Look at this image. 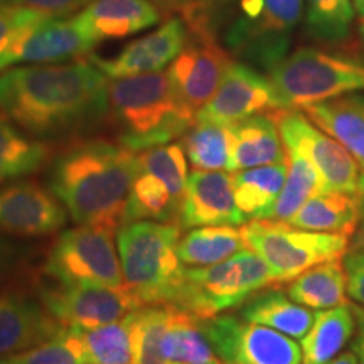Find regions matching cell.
<instances>
[{
  "mask_svg": "<svg viewBox=\"0 0 364 364\" xmlns=\"http://www.w3.org/2000/svg\"><path fill=\"white\" fill-rule=\"evenodd\" d=\"M108 76L91 59L0 73V113L33 136L54 139L108 115Z\"/></svg>",
  "mask_w": 364,
  "mask_h": 364,
  "instance_id": "6da1fadb",
  "label": "cell"
},
{
  "mask_svg": "<svg viewBox=\"0 0 364 364\" xmlns=\"http://www.w3.org/2000/svg\"><path fill=\"white\" fill-rule=\"evenodd\" d=\"M140 174L136 152L102 139L76 140L53 161L49 186L78 225L118 231L132 184Z\"/></svg>",
  "mask_w": 364,
  "mask_h": 364,
  "instance_id": "7a4b0ae2",
  "label": "cell"
},
{
  "mask_svg": "<svg viewBox=\"0 0 364 364\" xmlns=\"http://www.w3.org/2000/svg\"><path fill=\"white\" fill-rule=\"evenodd\" d=\"M107 120L118 144L132 152L171 144L196 124V113L177 97L167 73L117 78L108 83Z\"/></svg>",
  "mask_w": 364,
  "mask_h": 364,
  "instance_id": "3957f363",
  "label": "cell"
},
{
  "mask_svg": "<svg viewBox=\"0 0 364 364\" xmlns=\"http://www.w3.org/2000/svg\"><path fill=\"white\" fill-rule=\"evenodd\" d=\"M181 230L179 225L161 221H132L118 228L125 285L144 306H174L186 273L177 255Z\"/></svg>",
  "mask_w": 364,
  "mask_h": 364,
  "instance_id": "277c9868",
  "label": "cell"
},
{
  "mask_svg": "<svg viewBox=\"0 0 364 364\" xmlns=\"http://www.w3.org/2000/svg\"><path fill=\"white\" fill-rule=\"evenodd\" d=\"M277 285L270 267L250 248L208 267H186L176 307L198 318H211L240 309L268 287Z\"/></svg>",
  "mask_w": 364,
  "mask_h": 364,
  "instance_id": "5b68a950",
  "label": "cell"
},
{
  "mask_svg": "<svg viewBox=\"0 0 364 364\" xmlns=\"http://www.w3.org/2000/svg\"><path fill=\"white\" fill-rule=\"evenodd\" d=\"M284 110H304L364 91V61L317 48H300L268 71Z\"/></svg>",
  "mask_w": 364,
  "mask_h": 364,
  "instance_id": "8992f818",
  "label": "cell"
},
{
  "mask_svg": "<svg viewBox=\"0 0 364 364\" xmlns=\"http://www.w3.org/2000/svg\"><path fill=\"white\" fill-rule=\"evenodd\" d=\"M247 248L270 267L275 284H289L309 268L348 253L349 236L318 233L287 221L252 220L240 228Z\"/></svg>",
  "mask_w": 364,
  "mask_h": 364,
  "instance_id": "52a82bcc",
  "label": "cell"
},
{
  "mask_svg": "<svg viewBox=\"0 0 364 364\" xmlns=\"http://www.w3.org/2000/svg\"><path fill=\"white\" fill-rule=\"evenodd\" d=\"M302 17L304 0H241L225 33L226 49L241 63L268 73L289 56Z\"/></svg>",
  "mask_w": 364,
  "mask_h": 364,
  "instance_id": "ba28073f",
  "label": "cell"
},
{
  "mask_svg": "<svg viewBox=\"0 0 364 364\" xmlns=\"http://www.w3.org/2000/svg\"><path fill=\"white\" fill-rule=\"evenodd\" d=\"M182 19L188 24L189 39L179 56L171 63L167 75L181 102L198 115L215 97L233 59L213 36L208 4L193 0L182 11Z\"/></svg>",
  "mask_w": 364,
  "mask_h": 364,
  "instance_id": "9c48e42d",
  "label": "cell"
},
{
  "mask_svg": "<svg viewBox=\"0 0 364 364\" xmlns=\"http://www.w3.org/2000/svg\"><path fill=\"white\" fill-rule=\"evenodd\" d=\"M115 231L80 225L63 231L53 245L44 272L63 285H125Z\"/></svg>",
  "mask_w": 364,
  "mask_h": 364,
  "instance_id": "30bf717a",
  "label": "cell"
},
{
  "mask_svg": "<svg viewBox=\"0 0 364 364\" xmlns=\"http://www.w3.org/2000/svg\"><path fill=\"white\" fill-rule=\"evenodd\" d=\"M204 334L223 364H302V348L272 327L233 314L201 318Z\"/></svg>",
  "mask_w": 364,
  "mask_h": 364,
  "instance_id": "8fae6325",
  "label": "cell"
},
{
  "mask_svg": "<svg viewBox=\"0 0 364 364\" xmlns=\"http://www.w3.org/2000/svg\"><path fill=\"white\" fill-rule=\"evenodd\" d=\"M272 113L279 125L285 147L297 150L307 161H311L324 182L326 193L358 194L361 166L338 140L314 125L299 110Z\"/></svg>",
  "mask_w": 364,
  "mask_h": 364,
  "instance_id": "7c38bea8",
  "label": "cell"
},
{
  "mask_svg": "<svg viewBox=\"0 0 364 364\" xmlns=\"http://www.w3.org/2000/svg\"><path fill=\"white\" fill-rule=\"evenodd\" d=\"M41 302L63 327L93 329L144 307L127 285H63L41 292Z\"/></svg>",
  "mask_w": 364,
  "mask_h": 364,
  "instance_id": "4fadbf2b",
  "label": "cell"
},
{
  "mask_svg": "<svg viewBox=\"0 0 364 364\" xmlns=\"http://www.w3.org/2000/svg\"><path fill=\"white\" fill-rule=\"evenodd\" d=\"M284 110L268 76L241 61H231L215 97L204 105L196 120L233 125L250 117Z\"/></svg>",
  "mask_w": 364,
  "mask_h": 364,
  "instance_id": "5bb4252c",
  "label": "cell"
},
{
  "mask_svg": "<svg viewBox=\"0 0 364 364\" xmlns=\"http://www.w3.org/2000/svg\"><path fill=\"white\" fill-rule=\"evenodd\" d=\"M68 211L53 191L38 182L0 186V231L7 235L46 236L66 225Z\"/></svg>",
  "mask_w": 364,
  "mask_h": 364,
  "instance_id": "9a60e30c",
  "label": "cell"
},
{
  "mask_svg": "<svg viewBox=\"0 0 364 364\" xmlns=\"http://www.w3.org/2000/svg\"><path fill=\"white\" fill-rule=\"evenodd\" d=\"M248 223L235 201L233 179L226 171L191 172L179 203L177 225L198 226H243Z\"/></svg>",
  "mask_w": 364,
  "mask_h": 364,
  "instance_id": "2e32d148",
  "label": "cell"
},
{
  "mask_svg": "<svg viewBox=\"0 0 364 364\" xmlns=\"http://www.w3.org/2000/svg\"><path fill=\"white\" fill-rule=\"evenodd\" d=\"M188 39L189 29L186 21L182 17H171L159 29L127 44L115 58L90 56V59L112 80L147 75L169 66L188 44Z\"/></svg>",
  "mask_w": 364,
  "mask_h": 364,
  "instance_id": "e0dca14e",
  "label": "cell"
},
{
  "mask_svg": "<svg viewBox=\"0 0 364 364\" xmlns=\"http://www.w3.org/2000/svg\"><path fill=\"white\" fill-rule=\"evenodd\" d=\"M97 46L73 19H48L29 31L2 63V71L14 65H56L86 56Z\"/></svg>",
  "mask_w": 364,
  "mask_h": 364,
  "instance_id": "ac0fdd59",
  "label": "cell"
},
{
  "mask_svg": "<svg viewBox=\"0 0 364 364\" xmlns=\"http://www.w3.org/2000/svg\"><path fill=\"white\" fill-rule=\"evenodd\" d=\"M61 329L43 302L17 292L0 294V356H16L36 348Z\"/></svg>",
  "mask_w": 364,
  "mask_h": 364,
  "instance_id": "d6986e66",
  "label": "cell"
},
{
  "mask_svg": "<svg viewBox=\"0 0 364 364\" xmlns=\"http://www.w3.org/2000/svg\"><path fill=\"white\" fill-rule=\"evenodd\" d=\"M75 19L98 44L147 31L161 21V11L150 0H93Z\"/></svg>",
  "mask_w": 364,
  "mask_h": 364,
  "instance_id": "ffe728a7",
  "label": "cell"
},
{
  "mask_svg": "<svg viewBox=\"0 0 364 364\" xmlns=\"http://www.w3.org/2000/svg\"><path fill=\"white\" fill-rule=\"evenodd\" d=\"M230 127L233 135L230 172L253 169L287 159L284 140L273 113L250 117Z\"/></svg>",
  "mask_w": 364,
  "mask_h": 364,
  "instance_id": "44dd1931",
  "label": "cell"
},
{
  "mask_svg": "<svg viewBox=\"0 0 364 364\" xmlns=\"http://www.w3.org/2000/svg\"><path fill=\"white\" fill-rule=\"evenodd\" d=\"M238 316L255 324L272 327L292 339H302L311 329L314 312L300 306L284 290H262L238 309Z\"/></svg>",
  "mask_w": 364,
  "mask_h": 364,
  "instance_id": "7402d4cb",
  "label": "cell"
},
{
  "mask_svg": "<svg viewBox=\"0 0 364 364\" xmlns=\"http://www.w3.org/2000/svg\"><path fill=\"white\" fill-rule=\"evenodd\" d=\"M356 318L351 304L314 312L311 329L302 339V364H327L353 339Z\"/></svg>",
  "mask_w": 364,
  "mask_h": 364,
  "instance_id": "603a6c76",
  "label": "cell"
},
{
  "mask_svg": "<svg viewBox=\"0 0 364 364\" xmlns=\"http://www.w3.org/2000/svg\"><path fill=\"white\" fill-rule=\"evenodd\" d=\"M287 223L318 233L351 236L361 225L358 196L321 193L309 199Z\"/></svg>",
  "mask_w": 364,
  "mask_h": 364,
  "instance_id": "cb8c5ba5",
  "label": "cell"
},
{
  "mask_svg": "<svg viewBox=\"0 0 364 364\" xmlns=\"http://www.w3.org/2000/svg\"><path fill=\"white\" fill-rule=\"evenodd\" d=\"M289 297L300 306L324 311L348 302V273L343 258L329 260L309 268L287 287Z\"/></svg>",
  "mask_w": 364,
  "mask_h": 364,
  "instance_id": "d4e9b609",
  "label": "cell"
},
{
  "mask_svg": "<svg viewBox=\"0 0 364 364\" xmlns=\"http://www.w3.org/2000/svg\"><path fill=\"white\" fill-rule=\"evenodd\" d=\"M287 159L231 174L236 206L248 221L268 220L287 177Z\"/></svg>",
  "mask_w": 364,
  "mask_h": 364,
  "instance_id": "484cf974",
  "label": "cell"
},
{
  "mask_svg": "<svg viewBox=\"0 0 364 364\" xmlns=\"http://www.w3.org/2000/svg\"><path fill=\"white\" fill-rule=\"evenodd\" d=\"M304 115L336 139L364 171V115L353 97H341L304 108Z\"/></svg>",
  "mask_w": 364,
  "mask_h": 364,
  "instance_id": "4316f807",
  "label": "cell"
},
{
  "mask_svg": "<svg viewBox=\"0 0 364 364\" xmlns=\"http://www.w3.org/2000/svg\"><path fill=\"white\" fill-rule=\"evenodd\" d=\"M51 156V145L26 135L0 113V186L38 172Z\"/></svg>",
  "mask_w": 364,
  "mask_h": 364,
  "instance_id": "83f0119b",
  "label": "cell"
},
{
  "mask_svg": "<svg viewBox=\"0 0 364 364\" xmlns=\"http://www.w3.org/2000/svg\"><path fill=\"white\" fill-rule=\"evenodd\" d=\"M243 248L247 245L236 226H198L181 236L177 255L186 267H208L228 260Z\"/></svg>",
  "mask_w": 364,
  "mask_h": 364,
  "instance_id": "f1b7e54d",
  "label": "cell"
},
{
  "mask_svg": "<svg viewBox=\"0 0 364 364\" xmlns=\"http://www.w3.org/2000/svg\"><path fill=\"white\" fill-rule=\"evenodd\" d=\"M162 354L169 364H204L220 361L204 334L201 318L176 306L162 339Z\"/></svg>",
  "mask_w": 364,
  "mask_h": 364,
  "instance_id": "f546056e",
  "label": "cell"
},
{
  "mask_svg": "<svg viewBox=\"0 0 364 364\" xmlns=\"http://www.w3.org/2000/svg\"><path fill=\"white\" fill-rule=\"evenodd\" d=\"M184 150L198 171H230L233 135L231 127L216 122L196 120L184 136Z\"/></svg>",
  "mask_w": 364,
  "mask_h": 364,
  "instance_id": "4dcf8cb0",
  "label": "cell"
},
{
  "mask_svg": "<svg viewBox=\"0 0 364 364\" xmlns=\"http://www.w3.org/2000/svg\"><path fill=\"white\" fill-rule=\"evenodd\" d=\"M285 154L289 169H287L284 188L273 204L268 220L289 221L309 199L326 193L324 182L311 161H307L297 150L289 147H285Z\"/></svg>",
  "mask_w": 364,
  "mask_h": 364,
  "instance_id": "1f68e13d",
  "label": "cell"
},
{
  "mask_svg": "<svg viewBox=\"0 0 364 364\" xmlns=\"http://www.w3.org/2000/svg\"><path fill=\"white\" fill-rule=\"evenodd\" d=\"M174 306H144L127 316L130 324L134 364H169L162 354V339Z\"/></svg>",
  "mask_w": 364,
  "mask_h": 364,
  "instance_id": "d6a6232c",
  "label": "cell"
},
{
  "mask_svg": "<svg viewBox=\"0 0 364 364\" xmlns=\"http://www.w3.org/2000/svg\"><path fill=\"white\" fill-rule=\"evenodd\" d=\"M179 204L169 189L157 177L140 172L132 184L125 208V223L132 221H164L177 223Z\"/></svg>",
  "mask_w": 364,
  "mask_h": 364,
  "instance_id": "836d02e7",
  "label": "cell"
},
{
  "mask_svg": "<svg viewBox=\"0 0 364 364\" xmlns=\"http://www.w3.org/2000/svg\"><path fill=\"white\" fill-rule=\"evenodd\" d=\"M80 334L88 364H134L127 317L93 329H80Z\"/></svg>",
  "mask_w": 364,
  "mask_h": 364,
  "instance_id": "e575fe53",
  "label": "cell"
},
{
  "mask_svg": "<svg viewBox=\"0 0 364 364\" xmlns=\"http://www.w3.org/2000/svg\"><path fill=\"white\" fill-rule=\"evenodd\" d=\"M140 172L157 177L166 184L177 204L181 203L186 191L189 174L186 150L182 144H164L136 154Z\"/></svg>",
  "mask_w": 364,
  "mask_h": 364,
  "instance_id": "d590c367",
  "label": "cell"
},
{
  "mask_svg": "<svg viewBox=\"0 0 364 364\" xmlns=\"http://www.w3.org/2000/svg\"><path fill=\"white\" fill-rule=\"evenodd\" d=\"M354 16L353 0H304L306 26L317 39H344L351 31Z\"/></svg>",
  "mask_w": 364,
  "mask_h": 364,
  "instance_id": "8d00e7d4",
  "label": "cell"
},
{
  "mask_svg": "<svg viewBox=\"0 0 364 364\" xmlns=\"http://www.w3.org/2000/svg\"><path fill=\"white\" fill-rule=\"evenodd\" d=\"M16 364H88L80 329L63 327L46 343L11 356Z\"/></svg>",
  "mask_w": 364,
  "mask_h": 364,
  "instance_id": "74e56055",
  "label": "cell"
},
{
  "mask_svg": "<svg viewBox=\"0 0 364 364\" xmlns=\"http://www.w3.org/2000/svg\"><path fill=\"white\" fill-rule=\"evenodd\" d=\"M48 19L44 14L34 9L14 6V4H0V73L2 63L14 46L24 36Z\"/></svg>",
  "mask_w": 364,
  "mask_h": 364,
  "instance_id": "f35d334b",
  "label": "cell"
},
{
  "mask_svg": "<svg viewBox=\"0 0 364 364\" xmlns=\"http://www.w3.org/2000/svg\"><path fill=\"white\" fill-rule=\"evenodd\" d=\"M91 2L93 0H0V4H14V6L34 9L51 19H65L71 14L83 11Z\"/></svg>",
  "mask_w": 364,
  "mask_h": 364,
  "instance_id": "ab89813d",
  "label": "cell"
},
{
  "mask_svg": "<svg viewBox=\"0 0 364 364\" xmlns=\"http://www.w3.org/2000/svg\"><path fill=\"white\" fill-rule=\"evenodd\" d=\"M348 273V294L358 306L364 307V250H349L343 257Z\"/></svg>",
  "mask_w": 364,
  "mask_h": 364,
  "instance_id": "60d3db41",
  "label": "cell"
},
{
  "mask_svg": "<svg viewBox=\"0 0 364 364\" xmlns=\"http://www.w3.org/2000/svg\"><path fill=\"white\" fill-rule=\"evenodd\" d=\"M354 318H356V329L351 339V351L356 354L358 364H364V307L358 304H351Z\"/></svg>",
  "mask_w": 364,
  "mask_h": 364,
  "instance_id": "b9f144b4",
  "label": "cell"
},
{
  "mask_svg": "<svg viewBox=\"0 0 364 364\" xmlns=\"http://www.w3.org/2000/svg\"><path fill=\"white\" fill-rule=\"evenodd\" d=\"M154 2H156L161 9H164V11H169V12L179 11V12H182L186 7L189 6L191 2H193V0H154Z\"/></svg>",
  "mask_w": 364,
  "mask_h": 364,
  "instance_id": "7bdbcfd3",
  "label": "cell"
},
{
  "mask_svg": "<svg viewBox=\"0 0 364 364\" xmlns=\"http://www.w3.org/2000/svg\"><path fill=\"white\" fill-rule=\"evenodd\" d=\"M327 364H358V359H356V354L353 351H343L339 356H336Z\"/></svg>",
  "mask_w": 364,
  "mask_h": 364,
  "instance_id": "ee69618b",
  "label": "cell"
},
{
  "mask_svg": "<svg viewBox=\"0 0 364 364\" xmlns=\"http://www.w3.org/2000/svg\"><path fill=\"white\" fill-rule=\"evenodd\" d=\"M358 203H359V211H361V225H364V171L359 176V184H358Z\"/></svg>",
  "mask_w": 364,
  "mask_h": 364,
  "instance_id": "f6af8a7d",
  "label": "cell"
},
{
  "mask_svg": "<svg viewBox=\"0 0 364 364\" xmlns=\"http://www.w3.org/2000/svg\"><path fill=\"white\" fill-rule=\"evenodd\" d=\"M349 250H364V225H361V228L356 231V236H354V241Z\"/></svg>",
  "mask_w": 364,
  "mask_h": 364,
  "instance_id": "bcb514c9",
  "label": "cell"
},
{
  "mask_svg": "<svg viewBox=\"0 0 364 364\" xmlns=\"http://www.w3.org/2000/svg\"><path fill=\"white\" fill-rule=\"evenodd\" d=\"M7 262V245L0 238V270H2L4 263Z\"/></svg>",
  "mask_w": 364,
  "mask_h": 364,
  "instance_id": "7dc6e473",
  "label": "cell"
},
{
  "mask_svg": "<svg viewBox=\"0 0 364 364\" xmlns=\"http://www.w3.org/2000/svg\"><path fill=\"white\" fill-rule=\"evenodd\" d=\"M354 4V11L359 16V19L364 22V0H353Z\"/></svg>",
  "mask_w": 364,
  "mask_h": 364,
  "instance_id": "c3c4849f",
  "label": "cell"
},
{
  "mask_svg": "<svg viewBox=\"0 0 364 364\" xmlns=\"http://www.w3.org/2000/svg\"><path fill=\"white\" fill-rule=\"evenodd\" d=\"M354 98V102H356V105L359 107V110L363 112V115H364V98L363 97H353Z\"/></svg>",
  "mask_w": 364,
  "mask_h": 364,
  "instance_id": "681fc988",
  "label": "cell"
},
{
  "mask_svg": "<svg viewBox=\"0 0 364 364\" xmlns=\"http://www.w3.org/2000/svg\"><path fill=\"white\" fill-rule=\"evenodd\" d=\"M0 364H16L12 361V358H9V359H0Z\"/></svg>",
  "mask_w": 364,
  "mask_h": 364,
  "instance_id": "f907efd6",
  "label": "cell"
},
{
  "mask_svg": "<svg viewBox=\"0 0 364 364\" xmlns=\"http://www.w3.org/2000/svg\"><path fill=\"white\" fill-rule=\"evenodd\" d=\"M204 4H213V2H223V0H201Z\"/></svg>",
  "mask_w": 364,
  "mask_h": 364,
  "instance_id": "816d5d0a",
  "label": "cell"
},
{
  "mask_svg": "<svg viewBox=\"0 0 364 364\" xmlns=\"http://www.w3.org/2000/svg\"><path fill=\"white\" fill-rule=\"evenodd\" d=\"M174 364H181V363H174ZM204 364H223L221 361H216V363H204Z\"/></svg>",
  "mask_w": 364,
  "mask_h": 364,
  "instance_id": "f5cc1de1",
  "label": "cell"
},
{
  "mask_svg": "<svg viewBox=\"0 0 364 364\" xmlns=\"http://www.w3.org/2000/svg\"><path fill=\"white\" fill-rule=\"evenodd\" d=\"M359 31H361V36H364V22L361 24V29H359Z\"/></svg>",
  "mask_w": 364,
  "mask_h": 364,
  "instance_id": "db71d44e",
  "label": "cell"
}]
</instances>
